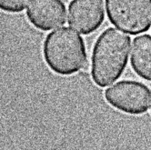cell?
<instances>
[{"mask_svg":"<svg viewBox=\"0 0 151 150\" xmlns=\"http://www.w3.org/2000/svg\"><path fill=\"white\" fill-rule=\"evenodd\" d=\"M27 18L36 29L50 31L66 23L67 7L62 0H31Z\"/></svg>","mask_w":151,"mask_h":150,"instance_id":"obj_6","label":"cell"},{"mask_svg":"<svg viewBox=\"0 0 151 150\" xmlns=\"http://www.w3.org/2000/svg\"><path fill=\"white\" fill-rule=\"evenodd\" d=\"M131 38L114 27L106 28L95 41L91 55V78L99 88L119 79L127 66Z\"/></svg>","mask_w":151,"mask_h":150,"instance_id":"obj_1","label":"cell"},{"mask_svg":"<svg viewBox=\"0 0 151 150\" xmlns=\"http://www.w3.org/2000/svg\"><path fill=\"white\" fill-rule=\"evenodd\" d=\"M43 59L49 70L61 77H70L88 68L84 38L69 27L49 33L42 46Z\"/></svg>","mask_w":151,"mask_h":150,"instance_id":"obj_2","label":"cell"},{"mask_svg":"<svg viewBox=\"0 0 151 150\" xmlns=\"http://www.w3.org/2000/svg\"><path fill=\"white\" fill-rule=\"evenodd\" d=\"M110 23L129 35H139L151 27V0H106Z\"/></svg>","mask_w":151,"mask_h":150,"instance_id":"obj_3","label":"cell"},{"mask_svg":"<svg viewBox=\"0 0 151 150\" xmlns=\"http://www.w3.org/2000/svg\"><path fill=\"white\" fill-rule=\"evenodd\" d=\"M29 0H0V10L9 14H18L26 9Z\"/></svg>","mask_w":151,"mask_h":150,"instance_id":"obj_8","label":"cell"},{"mask_svg":"<svg viewBox=\"0 0 151 150\" xmlns=\"http://www.w3.org/2000/svg\"><path fill=\"white\" fill-rule=\"evenodd\" d=\"M105 99L114 109L121 113L140 116L149 108L151 90L142 82L122 80L105 91Z\"/></svg>","mask_w":151,"mask_h":150,"instance_id":"obj_4","label":"cell"},{"mask_svg":"<svg viewBox=\"0 0 151 150\" xmlns=\"http://www.w3.org/2000/svg\"><path fill=\"white\" fill-rule=\"evenodd\" d=\"M130 62L140 78L151 82V36L142 35L133 40Z\"/></svg>","mask_w":151,"mask_h":150,"instance_id":"obj_7","label":"cell"},{"mask_svg":"<svg viewBox=\"0 0 151 150\" xmlns=\"http://www.w3.org/2000/svg\"><path fill=\"white\" fill-rule=\"evenodd\" d=\"M150 113H151V109H150Z\"/></svg>","mask_w":151,"mask_h":150,"instance_id":"obj_9","label":"cell"},{"mask_svg":"<svg viewBox=\"0 0 151 150\" xmlns=\"http://www.w3.org/2000/svg\"><path fill=\"white\" fill-rule=\"evenodd\" d=\"M104 21V0H73L68 6V24L82 35L93 34Z\"/></svg>","mask_w":151,"mask_h":150,"instance_id":"obj_5","label":"cell"}]
</instances>
